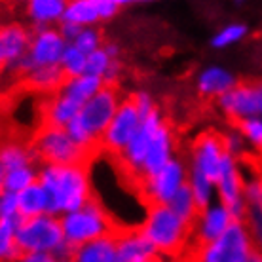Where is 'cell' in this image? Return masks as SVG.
<instances>
[{
  "instance_id": "obj_20",
  "label": "cell",
  "mask_w": 262,
  "mask_h": 262,
  "mask_svg": "<svg viewBox=\"0 0 262 262\" xmlns=\"http://www.w3.org/2000/svg\"><path fill=\"white\" fill-rule=\"evenodd\" d=\"M25 219L21 215L13 219H0V262H13L19 255H23L17 247L15 234Z\"/></svg>"
},
{
  "instance_id": "obj_34",
  "label": "cell",
  "mask_w": 262,
  "mask_h": 262,
  "mask_svg": "<svg viewBox=\"0 0 262 262\" xmlns=\"http://www.w3.org/2000/svg\"><path fill=\"white\" fill-rule=\"evenodd\" d=\"M247 262H262V251L253 249V253H251L249 260H247Z\"/></svg>"
},
{
  "instance_id": "obj_8",
  "label": "cell",
  "mask_w": 262,
  "mask_h": 262,
  "mask_svg": "<svg viewBox=\"0 0 262 262\" xmlns=\"http://www.w3.org/2000/svg\"><path fill=\"white\" fill-rule=\"evenodd\" d=\"M122 105V97H120V85H106L103 84L101 92L93 99H90L76 118L80 124L93 139L101 141L105 135L106 127L111 125L114 120L116 112Z\"/></svg>"
},
{
  "instance_id": "obj_10",
  "label": "cell",
  "mask_w": 262,
  "mask_h": 262,
  "mask_svg": "<svg viewBox=\"0 0 262 262\" xmlns=\"http://www.w3.org/2000/svg\"><path fill=\"white\" fill-rule=\"evenodd\" d=\"M31 29H33V40H31L27 57L31 59L34 69L59 65L67 48V42L63 40L59 31L52 27H31Z\"/></svg>"
},
{
  "instance_id": "obj_23",
  "label": "cell",
  "mask_w": 262,
  "mask_h": 262,
  "mask_svg": "<svg viewBox=\"0 0 262 262\" xmlns=\"http://www.w3.org/2000/svg\"><path fill=\"white\" fill-rule=\"evenodd\" d=\"M38 175H40V169H36V165L8 171L6 175H4V179H2L4 192L19 194V192H23L25 188L33 186L34 183H38Z\"/></svg>"
},
{
  "instance_id": "obj_4",
  "label": "cell",
  "mask_w": 262,
  "mask_h": 262,
  "mask_svg": "<svg viewBox=\"0 0 262 262\" xmlns=\"http://www.w3.org/2000/svg\"><path fill=\"white\" fill-rule=\"evenodd\" d=\"M38 162L44 165H92L93 160L71 139L65 127H36L29 139Z\"/></svg>"
},
{
  "instance_id": "obj_3",
  "label": "cell",
  "mask_w": 262,
  "mask_h": 262,
  "mask_svg": "<svg viewBox=\"0 0 262 262\" xmlns=\"http://www.w3.org/2000/svg\"><path fill=\"white\" fill-rule=\"evenodd\" d=\"M59 221L63 226L65 239L78 247L84 243L93 242V239H99V237L118 236L125 226H129V224L118 223L111 211L103 205L97 194L85 203L82 209L67 213Z\"/></svg>"
},
{
  "instance_id": "obj_30",
  "label": "cell",
  "mask_w": 262,
  "mask_h": 262,
  "mask_svg": "<svg viewBox=\"0 0 262 262\" xmlns=\"http://www.w3.org/2000/svg\"><path fill=\"white\" fill-rule=\"evenodd\" d=\"M17 215V194L4 192L0 196V219H13Z\"/></svg>"
},
{
  "instance_id": "obj_11",
  "label": "cell",
  "mask_w": 262,
  "mask_h": 262,
  "mask_svg": "<svg viewBox=\"0 0 262 262\" xmlns=\"http://www.w3.org/2000/svg\"><path fill=\"white\" fill-rule=\"evenodd\" d=\"M171 160H173V129H171L169 122L162 118L160 125L156 127L154 135H152L148 154H146V160H144V181L158 175Z\"/></svg>"
},
{
  "instance_id": "obj_35",
  "label": "cell",
  "mask_w": 262,
  "mask_h": 262,
  "mask_svg": "<svg viewBox=\"0 0 262 262\" xmlns=\"http://www.w3.org/2000/svg\"><path fill=\"white\" fill-rule=\"evenodd\" d=\"M144 262H167V260L158 255V256H154V258H150V260H144Z\"/></svg>"
},
{
  "instance_id": "obj_36",
  "label": "cell",
  "mask_w": 262,
  "mask_h": 262,
  "mask_svg": "<svg viewBox=\"0 0 262 262\" xmlns=\"http://www.w3.org/2000/svg\"><path fill=\"white\" fill-rule=\"evenodd\" d=\"M4 175H6V171H4V167L0 164V179H4Z\"/></svg>"
},
{
  "instance_id": "obj_27",
  "label": "cell",
  "mask_w": 262,
  "mask_h": 262,
  "mask_svg": "<svg viewBox=\"0 0 262 262\" xmlns=\"http://www.w3.org/2000/svg\"><path fill=\"white\" fill-rule=\"evenodd\" d=\"M101 44H103V34H101V31L93 29V27H88V29H84L80 33V36L74 40L72 46L76 48V50H80L84 55H90V53L97 52L99 48H101Z\"/></svg>"
},
{
  "instance_id": "obj_15",
  "label": "cell",
  "mask_w": 262,
  "mask_h": 262,
  "mask_svg": "<svg viewBox=\"0 0 262 262\" xmlns=\"http://www.w3.org/2000/svg\"><path fill=\"white\" fill-rule=\"evenodd\" d=\"M236 85V78L230 74L228 71H224L221 67H211L200 74L198 78V92L202 93L203 97H221L226 92H230Z\"/></svg>"
},
{
  "instance_id": "obj_17",
  "label": "cell",
  "mask_w": 262,
  "mask_h": 262,
  "mask_svg": "<svg viewBox=\"0 0 262 262\" xmlns=\"http://www.w3.org/2000/svg\"><path fill=\"white\" fill-rule=\"evenodd\" d=\"M17 213L23 219H34V216L46 215L48 213V196L46 190L40 183H34L33 186L25 188L17 194Z\"/></svg>"
},
{
  "instance_id": "obj_39",
  "label": "cell",
  "mask_w": 262,
  "mask_h": 262,
  "mask_svg": "<svg viewBox=\"0 0 262 262\" xmlns=\"http://www.w3.org/2000/svg\"><path fill=\"white\" fill-rule=\"evenodd\" d=\"M2 72H4V71H2V69H0V74H2Z\"/></svg>"
},
{
  "instance_id": "obj_18",
  "label": "cell",
  "mask_w": 262,
  "mask_h": 262,
  "mask_svg": "<svg viewBox=\"0 0 262 262\" xmlns=\"http://www.w3.org/2000/svg\"><path fill=\"white\" fill-rule=\"evenodd\" d=\"M65 10V0H31L27 4V15L33 19L34 27H50L48 23L63 21Z\"/></svg>"
},
{
  "instance_id": "obj_2",
  "label": "cell",
  "mask_w": 262,
  "mask_h": 262,
  "mask_svg": "<svg viewBox=\"0 0 262 262\" xmlns=\"http://www.w3.org/2000/svg\"><path fill=\"white\" fill-rule=\"evenodd\" d=\"M144 237L154 245L158 255L177 262L188 249L194 228L175 215L167 205H152L146 209V219L141 224Z\"/></svg>"
},
{
  "instance_id": "obj_7",
  "label": "cell",
  "mask_w": 262,
  "mask_h": 262,
  "mask_svg": "<svg viewBox=\"0 0 262 262\" xmlns=\"http://www.w3.org/2000/svg\"><path fill=\"white\" fill-rule=\"evenodd\" d=\"M232 125L242 120H260L262 116V80H243L216 99Z\"/></svg>"
},
{
  "instance_id": "obj_37",
  "label": "cell",
  "mask_w": 262,
  "mask_h": 262,
  "mask_svg": "<svg viewBox=\"0 0 262 262\" xmlns=\"http://www.w3.org/2000/svg\"><path fill=\"white\" fill-rule=\"evenodd\" d=\"M4 194V184H2V179H0V196Z\"/></svg>"
},
{
  "instance_id": "obj_28",
  "label": "cell",
  "mask_w": 262,
  "mask_h": 262,
  "mask_svg": "<svg viewBox=\"0 0 262 262\" xmlns=\"http://www.w3.org/2000/svg\"><path fill=\"white\" fill-rule=\"evenodd\" d=\"M245 226H247V232L251 236V242H253V247L258 251H262V211L255 209V207H247V213H245Z\"/></svg>"
},
{
  "instance_id": "obj_1",
  "label": "cell",
  "mask_w": 262,
  "mask_h": 262,
  "mask_svg": "<svg viewBox=\"0 0 262 262\" xmlns=\"http://www.w3.org/2000/svg\"><path fill=\"white\" fill-rule=\"evenodd\" d=\"M38 183L48 196L46 215L52 216L82 209L95 196L90 184V165H44Z\"/></svg>"
},
{
  "instance_id": "obj_12",
  "label": "cell",
  "mask_w": 262,
  "mask_h": 262,
  "mask_svg": "<svg viewBox=\"0 0 262 262\" xmlns=\"http://www.w3.org/2000/svg\"><path fill=\"white\" fill-rule=\"evenodd\" d=\"M158 256L146 237H144L141 226H125L116 236V262H144Z\"/></svg>"
},
{
  "instance_id": "obj_24",
  "label": "cell",
  "mask_w": 262,
  "mask_h": 262,
  "mask_svg": "<svg viewBox=\"0 0 262 262\" xmlns=\"http://www.w3.org/2000/svg\"><path fill=\"white\" fill-rule=\"evenodd\" d=\"M188 186H190L194 200H196L198 207L203 211H207L211 207V198H213V183L205 177L203 173L192 169L188 171Z\"/></svg>"
},
{
  "instance_id": "obj_38",
  "label": "cell",
  "mask_w": 262,
  "mask_h": 262,
  "mask_svg": "<svg viewBox=\"0 0 262 262\" xmlns=\"http://www.w3.org/2000/svg\"><path fill=\"white\" fill-rule=\"evenodd\" d=\"M59 262H72V260H59Z\"/></svg>"
},
{
  "instance_id": "obj_14",
  "label": "cell",
  "mask_w": 262,
  "mask_h": 262,
  "mask_svg": "<svg viewBox=\"0 0 262 262\" xmlns=\"http://www.w3.org/2000/svg\"><path fill=\"white\" fill-rule=\"evenodd\" d=\"M0 164L4 171L21 169L38 164V158L34 154L33 146L25 137H4L0 139Z\"/></svg>"
},
{
  "instance_id": "obj_21",
  "label": "cell",
  "mask_w": 262,
  "mask_h": 262,
  "mask_svg": "<svg viewBox=\"0 0 262 262\" xmlns=\"http://www.w3.org/2000/svg\"><path fill=\"white\" fill-rule=\"evenodd\" d=\"M101 88H103V78L84 74V76H78V78L71 80V82L65 85L63 93H67L69 97L74 99L76 103H80V105L84 106L90 99H93L101 92Z\"/></svg>"
},
{
  "instance_id": "obj_33",
  "label": "cell",
  "mask_w": 262,
  "mask_h": 262,
  "mask_svg": "<svg viewBox=\"0 0 262 262\" xmlns=\"http://www.w3.org/2000/svg\"><path fill=\"white\" fill-rule=\"evenodd\" d=\"M13 262H55L50 253H25L19 255Z\"/></svg>"
},
{
  "instance_id": "obj_32",
  "label": "cell",
  "mask_w": 262,
  "mask_h": 262,
  "mask_svg": "<svg viewBox=\"0 0 262 262\" xmlns=\"http://www.w3.org/2000/svg\"><path fill=\"white\" fill-rule=\"evenodd\" d=\"M82 31H84V27H78L74 25V23H67V21H61L59 25V34L63 36L65 42H71V44H74V40L78 38Z\"/></svg>"
},
{
  "instance_id": "obj_9",
  "label": "cell",
  "mask_w": 262,
  "mask_h": 262,
  "mask_svg": "<svg viewBox=\"0 0 262 262\" xmlns=\"http://www.w3.org/2000/svg\"><path fill=\"white\" fill-rule=\"evenodd\" d=\"M139 125H141V116H139L137 106H135L129 93L127 97L122 99V105H120L116 116L111 122V125L106 127L105 135L101 137L103 154L108 158L120 156L127 148L133 135L137 133Z\"/></svg>"
},
{
  "instance_id": "obj_6",
  "label": "cell",
  "mask_w": 262,
  "mask_h": 262,
  "mask_svg": "<svg viewBox=\"0 0 262 262\" xmlns=\"http://www.w3.org/2000/svg\"><path fill=\"white\" fill-rule=\"evenodd\" d=\"M65 239L63 226L57 216L40 215L21 223L15 234L19 251L25 253H50Z\"/></svg>"
},
{
  "instance_id": "obj_16",
  "label": "cell",
  "mask_w": 262,
  "mask_h": 262,
  "mask_svg": "<svg viewBox=\"0 0 262 262\" xmlns=\"http://www.w3.org/2000/svg\"><path fill=\"white\" fill-rule=\"evenodd\" d=\"M74 262H116V236H105L80 245Z\"/></svg>"
},
{
  "instance_id": "obj_19",
  "label": "cell",
  "mask_w": 262,
  "mask_h": 262,
  "mask_svg": "<svg viewBox=\"0 0 262 262\" xmlns=\"http://www.w3.org/2000/svg\"><path fill=\"white\" fill-rule=\"evenodd\" d=\"M167 207H169V209L173 211L175 215L181 216V219H183L186 224H190L192 228L196 226V223L200 221V216L203 215L202 209L198 207L196 200H194V194H192L188 183L179 188L177 194H175V196L169 200Z\"/></svg>"
},
{
  "instance_id": "obj_5",
  "label": "cell",
  "mask_w": 262,
  "mask_h": 262,
  "mask_svg": "<svg viewBox=\"0 0 262 262\" xmlns=\"http://www.w3.org/2000/svg\"><path fill=\"white\" fill-rule=\"evenodd\" d=\"M236 160L230 156L224 144V131L207 129L192 143V169L203 173L211 183H219L223 173Z\"/></svg>"
},
{
  "instance_id": "obj_31",
  "label": "cell",
  "mask_w": 262,
  "mask_h": 262,
  "mask_svg": "<svg viewBox=\"0 0 262 262\" xmlns=\"http://www.w3.org/2000/svg\"><path fill=\"white\" fill-rule=\"evenodd\" d=\"M99 12V19H111L120 12V8L124 6V2L120 0H95Z\"/></svg>"
},
{
  "instance_id": "obj_25",
  "label": "cell",
  "mask_w": 262,
  "mask_h": 262,
  "mask_svg": "<svg viewBox=\"0 0 262 262\" xmlns=\"http://www.w3.org/2000/svg\"><path fill=\"white\" fill-rule=\"evenodd\" d=\"M85 63H88V55L76 50L72 44H67L63 57H61V69L65 71V74L69 76V80H74L78 76L85 74Z\"/></svg>"
},
{
  "instance_id": "obj_29",
  "label": "cell",
  "mask_w": 262,
  "mask_h": 262,
  "mask_svg": "<svg viewBox=\"0 0 262 262\" xmlns=\"http://www.w3.org/2000/svg\"><path fill=\"white\" fill-rule=\"evenodd\" d=\"M111 57L106 55V52L103 48H99L97 52H93L88 55V63H85V74L90 76H97V78H103L105 76L106 69L111 65Z\"/></svg>"
},
{
  "instance_id": "obj_26",
  "label": "cell",
  "mask_w": 262,
  "mask_h": 262,
  "mask_svg": "<svg viewBox=\"0 0 262 262\" xmlns=\"http://www.w3.org/2000/svg\"><path fill=\"white\" fill-rule=\"evenodd\" d=\"M245 34H247V27L239 25V23H232V25L224 27L223 31H219V33L213 36V40H211V46H213V48L232 46V44L239 42Z\"/></svg>"
},
{
  "instance_id": "obj_13",
  "label": "cell",
  "mask_w": 262,
  "mask_h": 262,
  "mask_svg": "<svg viewBox=\"0 0 262 262\" xmlns=\"http://www.w3.org/2000/svg\"><path fill=\"white\" fill-rule=\"evenodd\" d=\"M234 223V219L230 215V211L224 205H211L207 211H203L200 221L194 226V234H192V242L198 247H203L207 243L215 242L216 237H221L228 230L230 224Z\"/></svg>"
},
{
  "instance_id": "obj_22",
  "label": "cell",
  "mask_w": 262,
  "mask_h": 262,
  "mask_svg": "<svg viewBox=\"0 0 262 262\" xmlns=\"http://www.w3.org/2000/svg\"><path fill=\"white\" fill-rule=\"evenodd\" d=\"M63 21L67 23H74L78 27L95 25L99 19L97 4L95 0H72L67 2V10L63 15Z\"/></svg>"
}]
</instances>
